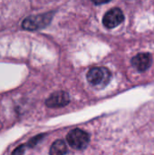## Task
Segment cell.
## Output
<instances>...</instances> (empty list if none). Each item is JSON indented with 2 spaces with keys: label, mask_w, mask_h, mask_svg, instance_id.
Instances as JSON below:
<instances>
[{
  "label": "cell",
  "mask_w": 154,
  "mask_h": 155,
  "mask_svg": "<svg viewBox=\"0 0 154 155\" xmlns=\"http://www.w3.org/2000/svg\"><path fill=\"white\" fill-rule=\"evenodd\" d=\"M86 77L92 85L103 87L111 80V72L106 67H93L88 71Z\"/></svg>",
  "instance_id": "obj_1"
},
{
  "label": "cell",
  "mask_w": 154,
  "mask_h": 155,
  "mask_svg": "<svg viewBox=\"0 0 154 155\" xmlns=\"http://www.w3.org/2000/svg\"><path fill=\"white\" fill-rule=\"evenodd\" d=\"M53 18L52 13L42 14L38 15H31L26 17L23 23L22 27L25 30H38L48 25Z\"/></svg>",
  "instance_id": "obj_2"
},
{
  "label": "cell",
  "mask_w": 154,
  "mask_h": 155,
  "mask_svg": "<svg viewBox=\"0 0 154 155\" xmlns=\"http://www.w3.org/2000/svg\"><path fill=\"white\" fill-rule=\"evenodd\" d=\"M66 140L69 145L75 150H84L87 147L90 136L89 134L81 129H74L67 134Z\"/></svg>",
  "instance_id": "obj_3"
},
{
  "label": "cell",
  "mask_w": 154,
  "mask_h": 155,
  "mask_svg": "<svg viewBox=\"0 0 154 155\" xmlns=\"http://www.w3.org/2000/svg\"><path fill=\"white\" fill-rule=\"evenodd\" d=\"M124 20V15L123 11L120 8H113L110 11H108L103 18V25L109 29L114 28L118 26L121 23H123Z\"/></svg>",
  "instance_id": "obj_4"
},
{
  "label": "cell",
  "mask_w": 154,
  "mask_h": 155,
  "mask_svg": "<svg viewBox=\"0 0 154 155\" xmlns=\"http://www.w3.org/2000/svg\"><path fill=\"white\" fill-rule=\"evenodd\" d=\"M69 102H70L69 94L64 91H59L52 94L46 100L45 104L51 108H58L67 105Z\"/></svg>",
  "instance_id": "obj_5"
},
{
  "label": "cell",
  "mask_w": 154,
  "mask_h": 155,
  "mask_svg": "<svg viewBox=\"0 0 154 155\" xmlns=\"http://www.w3.org/2000/svg\"><path fill=\"white\" fill-rule=\"evenodd\" d=\"M152 63V58L149 53L138 54L136 56H134L132 59L133 65L140 72L146 71L151 66Z\"/></svg>",
  "instance_id": "obj_6"
},
{
  "label": "cell",
  "mask_w": 154,
  "mask_h": 155,
  "mask_svg": "<svg viewBox=\"0 0 154 155\" xmlns=\"http://www.w3.org/2000/svg\"><path fill=\"white\" fill-rule=\"evenodd\" d=\"M67 153V146L63 140L55 141L51 148H50V155H64Z\"/></svg>",
  "instance_id": "obj_7"
},
{
  "label": "cell",
  "mask_w": 154,
  "mask_h": 155,
  "mask_svg": "<svg viewBox=\"0 0 154 155\" xmlns=\"http://www.w3.org/2000/svg\"><path fill=\"white\" fill-rule=\"evenodd\" d=\"M24 152H25V146L24 145H20L12 153L11 155H22L24 153Z\"/></svg>",
  "instance_id": "obj_8"
},
{
  "label": "cell",
  "mask_w": 154,
  "mask_h": 155,
  "mask_svg": "<svg viewBox=\"0 0 154 155\" xmlns=\"http://www.w3.org/2000/svg\"><path fill=\"white\" fill-rule=\"evenodd\" d=\"M93 4L95 5H102V4H105V3H108L110 2L111 0H92Z\"/></svg>",
  "instance_id": "obj_9"
}]
</instances>
